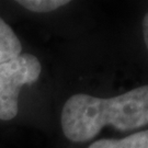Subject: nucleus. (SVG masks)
Segmentation results:
<instances>
[{
  "instance_id": "3",
  "label": "nucleus",
  "mask_w": 148,
  "mask_h": 148,
  "mask_svg": "<svg viewBox=\"0 0 148 148\" xmlns=\"http://www.w3.org/2000/svg\"><path fill=\"white\" fill-rule=\"evenodd\" d=\"M22 53L21 40L3 16H0V64L16 58Z\"/></svg>"
},
{
  "instance_id": "4",
  "label": "nucleus",
  "mask_w": 148,
  "mask_h": 148,
  "mask_svg": "<svg viewBox=\"0 0 148 148\" xmlns=\"http://www.w3.org/2000/svg\"><path fill=\"white\" fill-rule=\"evenodd\" d=\"M89 148H148V130L132 134L122 139H99L91 144Z\"/></svg>"
},
{
  "instance_id": "1",
  "label": "nucleus",
  "mask_w": 148,
  "mask_h": 148,
  "mask_svg": "<svg viewBox=\"0 0 148 148\" xmlns=\"http://www.w3.org/2000/svg\"><path fill=\"white\" fill-rule=\"evenodd\" d=\"M147 124L148 85L109 99L77 93L65 102L60 113L64 135L75 143L92 139L106 125L126 132Z\"/></svg>"
},
{
  "instance_id": "6",
  "label": "nucleus",
  "mask_w": 148,
  "mask_h": 148,
  "mask_svg": "<svg viewBox=\"0 0 148 148\" xmlns=\"http://www.w3.org/2000/svg\"><path fill=\"white\" fill-rule=\"evenodd\" d=\"M143 34H144V41L147 46L148 49V12L145 14L143 20Z\"/></svg>"
},
{
  "instance_id": "2",
  "label": "nucleus",
  "mask_w": 148,
  "mask_h": 148,
  "mask_svg": "<svg viewBox=\"0 0 148 148\" xmlns=\"http://www.w3.org/2000/svg\"><path fill=\"white\" fill-rule=\"evenodd\" d=\"M42 75V63L31 53L0 64V122L13 121L20 111V95L25 86H32Z\"/></svg>"
},
{
  "instance_id": "5",
  "label": "nucleus",
  "mask_w": 148,
  "mask_h": 148,
  "mask_svg": "<svg viewBox=\"0 0 148 148\" xmlns=\"http://www.w3.org/2000/svg\"><path fill=\"white\" fill-rule=\"evenodd\" d=\"M14 3L34 13H49L65 7L70 1L68 0H19Z\"/></svg>"
}]
</instances>
